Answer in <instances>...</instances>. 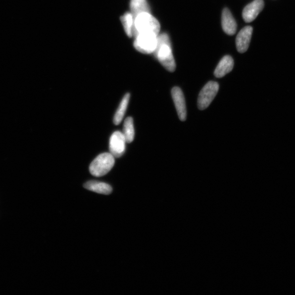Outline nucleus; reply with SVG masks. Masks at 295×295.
I'll list each match as a JSON object with an SVG mask.
<instances>
[{"label": "nucleus", "instance_id": "obj_1", "mask_svg": "<svg viewBox=\"0 0 295 295\" xmlns=\"http://www.w3.org/2000/svg\"><path fill=\"white\" fill-rule=\"evenodd\" d=\"M153 54L167 70L173 72L176 70V62L172 54L169 37L166 34L157 36L156 48Z\"/></svg>", "mask_w": 295, "mask_h": 295}, {"label": "nucleus", "instance_id": "obj_2", "mask_svg": "<svg viewBox=\"0 0 295 295\" xmlns=\"http://www.w3.org/2000/svg\"><path fill=\"white\" fill-rule=\"evenodd\" d=\"M160 25L150 13H142L134 19L133 36L142 33H152L159 35Z\"/></svg>", "mask_w": 295, "mask_h": 295}, {"label": "nucleus", "instance_id": "obj_3", "mask_svg": "<svg viewBox=\"0 0 295 295\" xmlns=\"http://www.w3.org/2000/svg\"><path fill=\"white\" fill-rule=\"evenodd\" d=\"M114 164V157L110 152H104L93 160L89 167V171L95 177H102L112 170Z\"/></svg>", "mask_w": 295, "mask_h": 295}, {"label": "nucleus", "instance_id": "obj_4", "mask_svg": "<svg viewBox=\"0 0 295 295\" xmlns=\"http://www.w3.org/2000/svg\"><path fill=\"white\" fill-rule=\"evenodd\" d=\"M157 36L152 33H142L135 36L134 46L142 53H153L157 46Z\"/></svg>", "mask_w": 295, "mask_h": 295}, {"label": "nucleus", "instance_id": "obj_5", "mask_svg": "<svg viewBox=\"0 0 295 295\" xmlns=\"http://www.w3.org/2000/svg\"><path fill=\"white\" fill-rule=\"evenodd\" d=\"M219 86L217 82L210 81L205 84L199 94L197 105L199 109H206L212 103L218 93Z\"/></svg>", "mask_w": 295, "mask_h": 295}, {"label": "nucleus", "instance_id": "obj_6", "mask_svg": "<svg viewBox=\"0 0 295 295\" xmlns=\"http://www.w3.org/2000/svg\"><path fill=\"white\" fill-rule=\"evenodd\" d=\"M126 143L123 134L118 131L114 132L109 140L110 153L114 157L118 158L122 156L126 149Z\"/></svg>", "mask_w": 295, "mask_h": 295}, {"label": "nucleus", "instance_id": "obj_7", "mask_svg": "<svg viewBox=\"0 0 295 295\" xmlns=\"http://www.w3.org/2000/svg\"><path fill=\"white\" fill-rule=\"evenodd\" d=\"M172 97L175 103L178 117L184 122L187 119V108L185 98L181 89L179 87H174L171 91Z\"/></svg>", "mask_w": 295, "mask_h": 295}, {"label": "nucleus", "instance_id": "obj_8", "mask_svg": "<svg viewBox=\"0 0 295 295\" xmlns=\"http://www.w3.org/2000/svg\"><path fill=\"white\" fill-rule=\"evenodd\" d=\"M264 7V2L263 0H255L253 2L247 4L242 13V16L246 23H250L254 20L257 15Z\"/></svg>", "mask_w": 295, "mask_h": 295}, {"label": "nucleus", "instance_id": "obj_9", "mask_svg": "<svg viewBox=\"0 0 295 295\" xmlns=\"http://www.w3.org/2000/svg\"><path fill=\"white\" fill-rule=\"evenodd\" d=\"M252 33V28L247 26L242 29L237 36L236 44L237 49L241 53H244L249 48Z\"/></svg>", "mask_w": 295, "mask_h": 295}, {"label": "nucleus", "instance_id": "obj_10", "mask_svg": "<svg viewBox=\"0 0 295 295\" xmlns=\"http://www.w3.org/2000/svg\"><path fill=\"white\" fill-rule=\"evenodd\" d=\"M234 61L231 56H225L220 60L218 66L215 68L214 75L217 78H222L233 70Z\"/></svg>", "mask_w": 295, "mask_h": 295}, {"label": "nucleus", "instance_id": "obj_11", "mask_svg": "<svg viewBox=\"0 0 295 295\" xmlns=\"http://www.w3.org/2000/svg\"><path fill=\"white\" fill-rule=\"evenodd\" d=\"M222 27L226 34L234 35L237 30V24L228 8H225L222 14Z\"/></svg>", "mask_w": 295, "mask_h": 295}, {"label": "nucleus", "instance_id": "obj_12", "mask_svg": "<svg viewBox=\"0 0 295 295\" xmlns=\"http://www.w3.org/2000/svg\"><path fill=\"white\" fill-rule=\"evenodd\" d=\"M84 187L89 191L103 195H109L112 192L111 186L101 182L89 181L84 184Z\"/></svg>", "mask_w": 295, "mask_h": 295}, {"label": "nucleus", "instance_id": "obj_13", "mask_svg": "<svg viewBox=\"0 0 295 295\" xmlns=\"http://www.w3.org/2000/svg\"><path fill=\"white\" fill-rule=\"evenodd\" d=\"M130 9L134 19L141 13H150V8L147 0H131Z\"/></svg>", "mask_w": 295, "mask_h": 295}, {"label": "nucleus", "instance_id": "obj_14", "mask_svg": "<svg viewBox=\"0 0 295 295\" xmlns=\"http://www.w3.org/2000/svg\"><path fill=\"white\" fill-rule=\"evenodd\" d=\"M130 98V94L129 93L126 94L122 101H121L113 119V123L115 125H119L122 122L126 110L127 109L128 106Z\"/></svg>", "mask_w": 295, "mask_h": 295}, {"label": "nucleus", "instance_id": "obj_15", "mask_svg": "<svg viewBox=\"0 0 295 295\" xmlns=\"http://www.w3.org/2000/svg\"><path fill=\"white\" fill-rule=\"evenodd\" d=\"M123 135L126 143H131L135 138L134 120L132 117H128L125 120L123 128Z\"/></svg>", "mask_w": 295, "mask_h": 295}, {"label": "nucleus", "instance_id": "obj_16", "mask_svg": "<svg viewBox=\"0 0 295 295\" xmlns=\"http://www.w3.org/2000/svg\"><path fill=\"white\" fill-rule=\"evenodd\" d=\"M126 35L129 38L133 36V29L134 24V18L131 12L126 13L120 18Z\"/></svg>", "mask_w": 295, "mask_h": 295}]
</instances>
